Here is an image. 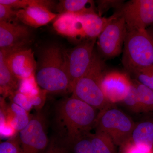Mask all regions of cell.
Returning a JSON list of instances; mask_svg holds the SVG:
<instances>
[{"mask_svg": "<svg viewBox=\"0 0 153 153\" xmlns=\"http://www.w3.org/2000/svg\"><path fill=\"white\" fill-rule=\"evenodd\" d=\"M97 110L73 96L63 100L56 109L59 136L72 146L75 140L94 128Z\"/></svg>", "mask_w": 153, "mask_h": 153, "instance_id": "1", "label": "cell"}, {"mask_svg": "<svg viewBox=\"0 0 153 153\" xmlns=\"http://www.w3.org/2000/svg\"><path fill=\"white\" fill-rule=\"evenodd\" d=\"M36 79L38 85L48 92L70 91L67 54L61 47L52 45L43 50Z\"/></svg>", "mask_w": 153, "mask_h": 153, "instance_id": "2", "label": "cell"}, {"mask_svg": "<svg viewBox=\"0 0 153 153\" xmlns=\"http://www.w3.org/2000/svg\"><path fill=\"white\" fill-rule=\"evenodd\" d=\"M123 53V65L129 73L153 66V37L146 29L127 30Z\"/></svg>", "mask_w": 153, "mask_h": 153, "instance_id": "3", "label": "cell"}, {"mask_svg": "<svg viewBox=\"0 0 153 153\" xmlns=\"http://www.w3.org/2000/svg\"><path fill=\"white\" fill-rule=\"evenodd\" d=\"M104 69V63L95 54L90 68L74 83L71 91L73 97L99 111L112 104L107 101L102 89Z\"/></svg>", "mask_w": 153, "mask_h": 153, "instance_id": "4", "label": "cell"}, {"mask_svg": "<svg viewBox=\"0 0 153 153\" xmlns=\"http://www.w3.org/2000/svg\"><path fill=\"white\" fill-rule=\"evenodd\" d=\"M135 125L130 118L111 105L99 111L94 128L106 134L116 146H120L131 138Z\"/></svg>", "mask_w": 153, "mask_h": 153, "instance_id": "5", "label": "cell"}, {"mask_svg": "<svg viewBox=\"0 0 153 153\" xmlns=\"http://www.w3.org/2000/svg\"><path fill=\"white\" fill-rule=\"evenodd\" d=\"M108 23L97 37L99 49L103 57L112 58L122 52L127 33L124 19L117 13L111 16Z\"/></svg>", "mask_w": 153, "mask_h": 153, "instance_id": "6", "label": "cell"}, {"mask_svg": "<svg viewBox=\"0 0 153 153\" xmlns=\"http://www.w3.org/2000/svg\"><path fill=\"white\" fill-rule=\"evenodd\" d=\"M44 117L37 114L31 117L26 127L19 132L22 153H42L49 142Z\"/></svg>", "mask_w": 153, "mask_h": 153, "instance_id": "7", "label": "cell"}, {"mask_svg": "<svg viewBox=\"0 0 153 153\" xmlns=\"http://www.w3.org/2000/svg\"><path fill=\"white\" fill-rule=\"evenodd\" d=\"M126 22L127 30H146L153 24V0H131L117 12Z\"/></svg>", "mask_w": 153, "mask_h": 153, "instance_id": "8", "label": "cell"}, {"mask_svg": "<svg viewBox=\"0 0 153 153\" xmlns=\"http://www.w3.org/2000/svg\"><path fill=\"white\" fill-rule=\"evenodd\" d=\"M96 39H92L77 45L67 54V72L70 91L79 79L88 71L94 58V47Z\"/></svg>", "mask_w": 153, "mask_h": 153, "instance_id": "9", "label": "cell"}, {"mask_svg": "<svg viewBox=\"0 0 153 153\" xmlns=\"http://www.w3.org/2000/svg\"><path fill=\"white\" fill-rule=\"evenodd\" d=\"M5 50L7 66L19 80L36 75L37 63L32 49L25 47L16 50Z\"/></svg>", "mask_w": 153, "mask_h": 153, "instance_id": "10", "label": "cell"}, {"mask_svg": "<svg viewBox=\"0 0 153 153\" xmlns=\"http://www.w3.org/2000/svg\"><path fill=\"white\" fill-rule=\"evenodd\" d=\"M131 83L126 74L111 71L103 75L101 81L102 89L107 101L113 104L123 101Z\"/></svg>", "mask_w": 153, "mask_h": 153, "instance_id": "11", "label": "cell"}, {"mask_svg": "<svg viewBox=\"0 0 153 153\" xmlns=\"http://www.w3.org/2000/svg\"><path fill=\"white\" fill-rule=\"evenodd\" d=\"M30 32L25 25L10 22H0V48L16 50L25 48Z\"/></svg>", "mask_w": 153, "mask_h": 153, "instance_id": "12", "label": "cell"}, {"mask_svg": "<svg viewBox=\"0 0 153 153\" xmlns=\"http://www.w3.org/2000/svg\"><path fill=\"white\" fill-rule=\"evenodd\" d=\"M57 16L50 9L41 6L19 9L16 13V17L23 24L35 28L47 25Z\"/></svg>", "mask_w": 153, "mask_h": 153, "instance_id": "13", "label": "cell"}, {"mask_svg": "<svg viewBox=\"0 0 153 153\" xmlns=\"http://www.w3.org/2000/svg\"><path fill=\"white\" fill-rule=\"evenodd\" d=\"M53 27L62 36L72 38H83L82 24L78 14H60L55 19Z\"/></svg>", "mask_w": 153, "mask_h": 153, "instance_id": "14", "label": "cell"}, {"mask_svg": "<svg viewBox=\"0 0 153 153\" xmlns=\"http://www.w3.org/2000/svg\"><path fill=\"white\" fill-rule=\"evenodd\" d=\"M82 26L83 38L96 39L99 36L111 17L102 18L94 13L78 14Z\"/></svg>", "mask_w": 153, "mask_h": 153, "instance_id": "15", "label": "cell"}, {"mask_svg": "<svg viewBox=\"0 0 153 153\" xmlns=\"http://www.w3.org/2000/svg\"><path fill=\"white\" fill-rule=\"evenodd\" d=\"M6 51L0 50V91L3 98L10 97L19 87V81L10 70L6 61Z\"/></svg>", "mask_w": 153, "mask_h": 153, "instance_id": "16", "label": "cell"}, {"mask_svg": "<svg viewBox=\"0 0 153 153\" xmlns=\"http://www.w3.org/2000/svg\"><path fill=\"white\" fill-rule=\"evenodd\" d=\"M131 139L138 147L146 151H153V123L145 121L136 125Z\"/></svg>", "mask_w": 153, "mask_h": 153, "instance_id": "17", "label": "cell"}, {"mask_svg": "<svg viewBox=\"0 0 153 153\" xmlns=\"http://www.w3.org/2000/svg\"><path fill=\"white\" fill-rule=\"evenodd\" d=\"M7 111L6 120L16 131L22 130L30 122L28 111L14 102H11Z\"/></svg>", "mask_w": 153, "mask_h": 153, "instance_id": "18", "label": "cell"}, {"mask_svg": "<svg viewBox=\"0 0 153 153\" xmlns=\"http://www.w3.org/2000/svg\"><path fill=\"white\" fill-rule=\"evenodd\" d=\"M56 9L60 14H82L95 12L93 1L89 0H62L56 6Z\"/></svg>", "mask_w": 153, "mask_h": 153, "instance_id": "19", "label": "cell"}, {"mask_svg": "<svg viewBox=\"0 0 153 153\" xmlns=\"http://www.w3.org/2000/svg\"><path fill=\"white\" fill-rule=\"evenodd\" d=\"M93 153H117L114 143L106 134L96 131L90 134Z\"/></svg>", "mask_w": 153, "mask_h": 153, "instance_id": "20", "label": "cell"}, {"mask_svg": "<svg viewBox=\"0 0 153 153\" xmlns=\"http://www.w3.org/2000/svg\"><path fill=\"white\" fill-rule=\"evenodd\" d=\"M0 4L19 9L34 6H43L50 9L55 6L53 1L47 0H0Z\"/></svg>", "mask_w": 153, "mask_h": 153, "instance_id": "21", "label": "cell"}, {"mask_svg": "<svg viewBox=\"0 0 153 153\" xmlns=\"http://www.w3.org/2000/svg\"><path fill=\"white\" fill-rule=\"evenodd\" d=\"M133 82L137 90L143 111H153V90L137 80Z\"/></svg>", "mask_w": 153, "mask_h": 153, "instance_id": "22", "label": "cell"}, {"mask_svg": "<svg viewBox=\"0 0 153 153\" xmlns=\"http://www.w3.org/2000/svg\"><path fill=\"white\" fill-rule=\"evenodd\" d=\"M72 146L60 136L49 140L46 149L42 153H70Z\"/></svg>", "mask_w": 153, "mask_h": 153, "instance_id": "23", "label": "cell"}, {"mask_svg": "<svg viewBox=\"0 0 153 153\" xmlns=\"http://www.w3.org/2000/svg\"><path fill=\"white\" fill-rule=\"evenodd\" d=\"M123 102L132 111L136 113L143 112L137 90L133 82H132L129 90Z\"/></svg>", "mask_w": 153, "mask_h": 153, "instance_id": "24", "label": "cell"}, {"mask_svg": "<svg viewBox=\"0 0 153 153\" xmlns=\"http://www.w3.org/2000/svg\"><path fill=\"white\" fill-rule=\"evenodd\" d=\"M36 75L27 79L20 80L19 89L20 92L29 96H34L39 94L41 89L38 86Z\"/></svg>", "mask_w": 153, "mask_h": 153, "instance_id": "25", "label": "cell"}, {"mask_svg": "<svg viewBox=\"0 0 153 153\" xmlns=\"http://www.w3.org/2000/svg\"><path fill=\"white\" fill-rule=\"evenodd\" d=\"M90 134L83 135L75 140L72 144L74 153H93Z\"/></svg>", "mask_w": 153, "mask_h": 153, "instance_id": "26", "label": "cell"}, {"mask_svg": "<svg viewBox=\"0 0 153 153\" xmlns=\"http://www.w3.org/2000/svg\"><path fill=\"white\" fill-rule=\"evenodd\" d=\"M134 75L138 82L153 90V66L145 68Z\"/></svg>", "mask_w": 153, "mask_h": 153, "instance_id": "27", "label": "cell"}, {"mask_svg": "<svg viewBox=\"0 0 153 153\" xmlns=\"http://www.w3.org/2000/svg\"><path fill=\"white\" fill-rule=\"evenodd\" d=\"M0 153H22L19 138L8 140L1 143Z\"/></svg>", "mask_w": 153, "mask_h": 153, "instance_id": "28", "label": "cell"}, {"mask_svg": "<svg viewBox=\"0 0 153 153\" xmlns=\"http://www.w3.org/2000/svg\"><path fill=\"white\" fill-rule=\"evenodd\" d=\"M10 97L12 99V102L16 103L22 108L29 111L33 108V105L29 99V96L24 94L17 90Z\"/></svg>", "mask_w": 153, "mask_h": 153, "instance_id": "29", "label": "cell"}, {"mask_svg": "<svg viewBox=\"0 0 153 153\" xmlns=\"http://www.w3.org/2000/svg\"><path fill=\"white\" fill-rule=\"evenodd\" d=\"M120 147V153H153V151L149 152L138 147L133 142L131 138L124 143Z\"/></svg>", "mask_w": 153, "mask_h": 153, "instance_id": "30", "label": "cell"}, {"mask_svg": "<svg viewBox=\"0 0 153 153\" xmlns=\"http://www.w3.org/2000/svg\"><path fill=\"white\" fill-rule=\"evenodd\" d=\"M16 11L13 10L10 6L0 4V22H9L14 16L16 17Z\"/></svg>", "mask_w": 153, "mask_h": 153, "instance_id": "31", "label": "cell"}, {"mask_svg": "<svg viewBox=\"0 0 153 153\" xmlns=\"http://www.w3.org/2000/svg\"><path fill=\"white\" fill-rule=\"evenodd\" d=\"M99 2V12L100 13V16L101 15V13H102L103 10L108 8L110 7H121L122 5H120L121 3V1H100Z\"/></svg>", "mask_w": 153, "mask_h": 153, "instance_id": "32", "label": "cell"}]
</instances>
